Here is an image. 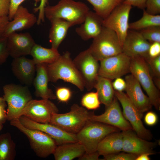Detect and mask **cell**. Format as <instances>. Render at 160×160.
I'll return each instance as SVG.
<instances>
[{
	"label": "cell",
	"instance_id": "2e32d148",
	"mask_svg": "<svg viewBox=\"0 0 160 160\" xmlns=\"http://www.w3.org/2000/svg\"><path fill=\"white\" fill-rule=\"evenodd\" d=\"M151 43L145 39L139 31L129 29L122 45V52L132 57L148 55Z\"/></svg>",
	"mask_w": 160,
	"mask_h": 160
},
{
	"label": "cell",
	"instance_id": "816d5d0a",
	"mask_svg": "<svg viewBox=\"0 0 160 160\" xmlns=\"http://www.w3.org/2000/svg\"><path fill=\"white\" fill-rule=\"evenodd\" d=\"M4 101L3 97H0V103Z\"/></svg>",
	"mask_w": 160,
	"mask_h": 160
},
{
	"label": "cell",
	"instance_id": "f1b7e54d",
	"mask_svg": "<svg viewBox=\"0 0 160 160\" xmlns=\"http://www.w3.org/2000/svg\"><path fill=\"white\" fill-rule=\"evenodd\" d=\"M93 6V9L103 20L124 0H87Z\"/></svg>",
	"mask_w": 160,
	"mask_h": 160
},
{
	"label": "cell",
	"instance_id": "681fc988",
	"mask_svg": "<svg viewBox=\"0 0 160 160\" xmlns=\"http://www.w3.org/2000/svg\"><path fill=\"white\" fill-rule=\"evenodd\" d=\"M151 155L149 153H143L138 155L136 159V160H149L150 158L149 157Z\"/></svg>",
	"mask_w": 160,
	"mask_h": 160
},
{
	"label": "cell",
	"instance_id": "ba28073f",
	"mask_svg": "<svg viewBox=\"0 0 160 160\" xmlns=\"http://www.w3.org/2000/svg\"><path fill=\"white\" fill-rule=\"evenodd\" d=\"M10 121L11 125L16 127L27 136L31 148L38 156L45 158L53 154L57 145L49 135L39 130L25 127L18 119Z\"/></svg>",
	"mask_w": 160,
	"mask_h": 160
},
{
	"label": "cell",
	"instance_id": "ab89813d",
	"mask_svg": "<svg viewBox=\"0 0 160 160\" xmlns=\"http://www.w3.org/2000/svg\"><path fill=\"white\" fill-rule=\"evenodd\" d=\"M48 4L47 0H40V4L39 6L33 9L34 12H39V15L37 18L36 23L39 25L42 22L45 21L44 9L47 5Z\"/></svg>",
	"mask_w": 160,
	"mask_h": 160
},
{
	"label": "cell",
	"instance_id": "6da1fadb",
	"mask_svg": "<svg viewBox=\"0 0 160 160\" xmlns=\"http://www.w3.org/2000/svg\"><path fill=\"white\" fill-rule=\"evenodd\" d=\"M47 67L49 81L55 83L61 79L74 85L81 91L84 90L83 80L69 52L60 55L54 62L47 64Z\"/></svg>",
	"mask_w": 160,
	"mask_h": 160
},
{
	"label": "cell",
	"instance_id": "7a4b0ae2",
	"mask_svg": "<svg viewBox=\"0 0 160 160\" xmlns=\"http://www.w3.org/2000/svg\"><path fill=\"white\" fill-rule=\"evenodd\" d=\"M90 9L85 3L73 0H60L55 5H47L44 15L49 21L62 19L73 23L74 25L82 23Z\"/></svg>",
	"mask_w": 160,
	"mask_h": 160
},
{
	"label": "cell",
	"instance_id": "30bf717a",
	"mask_svg": "<svg viewBox=\"0 0 160 160\" xmlns=\"http://www.w3.org/2000/svg\"><path fill=\"white\" fill-rule=\"evenodd\" d=\"M132 6L123 3L103 20V25L114 31L122 45L129 30V19Z\"/></svg>",
	"mask_w": 160,
	"mask_h": 160
},
{
	"label": "cell",
	"instance_id": "cb8c5ba5",
	"mask_svg": "<svg viewBox=\"0 0 160 160\" xmlns=\"http://www.w3.org/2000/svg\"><path fill=\"white\" fill-rule=\"evenodd\" d=\"M50 21L51 27L49 34V41L51 48L57 50L69 28L74 25L72 23L60 19H54Z\"/></svg>",
	"mask_w": 160,
	"mask_h": 160
},
{
	"label": "cell",
	"instance_id": "5b68a950",
	"mask_svg": "<svg viewBox=\"0 0 160 160\" xmlns=\"http://www.w3.org/2000/svg\"><path fill=\"white\" fill-rule=\"evenodd\" d=\"M119 130L111 125L89 120L76 135L78 142L84 148L85 153H89L97 151L99 144L105 136Z\"/></svg>",
	"mask_w": 160,
	"mask_h": 160
},
{
	"label": "cell",
	"instance_id": "5bb4252c",
	"mask_svg": "<svg viewBox=\"0 0 160 160\" xmlns=\"http://www.w3.org/2000/svg\"><path fill=\"white\" fill-rule=\"evenodd\" d=\"M18 119L20 123L25 127L39 130L49 135L55 141L57 145L78 142L76 134L68 132L53 124L36 122L23 115Z\"/></svg>",
	"mask_w": 160,
	"mask_h": 160
},
{
	"label": "cell",
	"instance_id": "83f0119b",
	"mask_svg": "<svg viewBox=\"0 0 160 160\" xmlns=\"http://www.w3.org/2000/svg\"><path fill=\"white\" fill-rule=\"evenodd\" d=\"M94 87L96 90L101 103L106 107L110 105L115 96L111 80L98 76Z\"/></svg>",
	"mask_w": 160,
	"mask_h": 160
},
{
	"label": "cell",
	"instance_id": "8fae6325",
	"mask_svg": "<svg viewBox=\"0 0 160 160\" xmlns=\"http://www.w3.org/2000/svg\"><path fill=\"white\" fill-rule=\"evenodd\" d=\"M83 80L85 88L90 91L94 88L98 75L100 64L88 49L80 52L73 60Z\"/></svg>",
	"mask_w": 160,
	"mask_h": 160
},
{
	"label": "cell",
	"instance_id": "44dd1931",
	"mask_svg": "<svg viewBox=\"0 0 160 160\" xmlns=\"http://www.w3.org/2000/svg\"><path fill=\"white\" fill-rule=\"evenodd\" d=\"M11 69L14 75L21 83L28 86L33 83L36 65L33 59L25 56L14 58L11 63Z\"/></svg>",
	"mask_w": 160,
	"mask_h": 160
},
{
	"label": "cell",
	"instance_id": "7c38bea8",
	"mask_svg": "<svg viewBox=\"0 0 160 160\" xmlns=\"http://www.w3.org/2000/svg\"><path fill=\"white\" fill-rule=\"evenodd\" d=\"M131 58L124 53L100 60L98 75L111 80L130 72Z\"/></svg>",
	"mask_w": 160,
	"mask_h": 160
},
{
	"label": "cell",
	"instance_id": "e575fe53",
	"mask_svg": "<svg viewBox=\"0 0 160 160\" xmlns=\"http://www.w3.org/2000/svg\"><path fill=\"white\" fill-rule=\"evenodd\" d=\"M138 155L126 152L117 153L105 155L104 160H136Z\"/></svg>",
	"mask_w": 160,
	"mask_h": 160
},
{
	"label": "cell",
	"instance_id": "ffe728a7",
	"mask_svg": "<svg viewBox=\"0 0 160 160\" xmlns=\"http://www.w3.org/2000/svg\"><path fill=\"white\" fill-rule=\"evenodd\" d=\"M37 18L28 9L20 5L15 12L12 19L9 21L3 36L7 37L10 34L28 29L37 23Z\"/></svg>",
	"mask_w": 160,
	"mask_h": 160
},
{
	"label": "cell",
	"instance_id": "8d00e7d4",
	"mask_svg": "<svg viewBox=\"0 0 160 160\" xmlns=\"http://www.w3.org/2000/svg\"><path fill=\"white\" fill-rule=\"evenodd\" d=\"M146 12L153 15L160 13V0H147L145 3Z\"/></svg>",
	"mask_w": 160,
	"mask_h": 160
},
{
	"label": "cell",
	"instance_id": "d4e9b609",
	"mask_svg": "<svg viewBox=\"0 0 160 160\" xmlns=\"http://www.w3.org/2000/svg\"><path fill=\"white\" fill-rule=\"evenodd\" d=\"M119 132L108 135L100 142L97 149L100 155L104 156L122 151L123 133Z\"/></svg>",
	"mask_w": 160,
	"mask_h": 160
},
{
	"label": "cell",
	"instance_id": "52a82bcc",
	"mask_svg": "<svg viewBox=\"0 0 160 160\" xmlns=\"http://www.w3.org/2000/svg\"><path fill=\"white\" fill-rule=\"evenodd\" d=\"M88 49L98 61L122 52V46L116 33L104 26L100 33L93 39Z\"/></svg>",
	"mask_w": 160,
	"mask_h": 160
},
{
	"label": "cell",
	"instance_id": "3957f363",
	"mask_svg": "<svg viewBox=\"0 0 160 160\" xmlns=\"http://www.w3.org/2000/svg\"><path fill=\"white\" fill-rule=\"evenodd\" d=\"M130 72L145 91L152 105L156 110H159L160 93L154 84L149 66L144 57H131Z\"/></svg>",
	"mask_w": 160,
	"mask_h": 160
},
{
	"label": "cell",
	"instance_id": "7dc6e473",
	"mask_svg": "<svg viewBox=\"0 0 160 160\" xmlns=\"http://www.w3.org/2000/svg\"><path fill=\"white\" fill-rule=\"evenodd\" d=\"M100 156L97 151L95 152L87 153H85L82 156L78 158L79 160H98Z\"/></svg>",
	"mask_w": 160,
	"mask_h": 160
},
{
	"label": "cell",
	"instance_id": "ac0fdd59",
	"mask_svg": "<svg viewBox=\"0 0 160 160\" xmlns=\"http://www.w3.org/2000/svg\"><path fill=\"white\" fill-rule=\"evenodd\" d=\"M132 129L122 131L123 143L122 151L139 155L143 153H155L153 149L156 143L139 137Z\"/></svg>",
	"mask_w": 160,
	"mask_h": 160
},
{
	"label": "cell",
	"instance_id": "f35d334b",
	"mask_svg": "<svg viewBox=\"0 0 160 160\" xmlns=\"http://www.w3.org/2000/svg\"><path fill=\"white\" fill-rule=\"evenodd\" d=\"M26 0H10V6L9 13L8 16L9 21L11 20L18 7L21 4ZM35 2V6H36L37 3L40 0H33Z\"/></svg>",
	"mask_w": 160,
	"mask_h": 160
},
{
	"label": "cell",
	"instance_id": "484cf974",
	"mask_svg": "<svg viewBox=\"0 0 160 160\" xmlns=\"http://www.w3.org/2000/svg\"><path fill=\"white\" fill-rule=\"evenodd\" d=\"M85 152L83 145L77 142L57 145L53 154L55 160H72L80 157Z\"/></svg>",
	"mask_w": 160,
	"mask_h": 160
},
{
	"label": "cell",
	"instance_id": "277c9868",
	"mask_svg": "<svg viewBox=\"0 0 160 160\" xmlns=\"http://www.w3.org/2000/svg\"><path fill=\"white\" fill-rule=\"evenodd\" d=\"M3 90L2 97L7 105V120L19 119L26 105L32 99L28 86L11 83L5 85Z\"/></svg>",
	"mask_w": 160,
	"mask_h": 160
},
{
	"label": "cell",
	"instance_id": "836d02e7",
	"mask_svg": "<svg viewBox=\"0 0 160 160\" xmlns=\"http://www.w3.org/2000/svg\"><path fill=\"white\" fill-rule=\"evenodd\" d=\"M148 63L151 73L155 79H160V55L154 58L148 56L144 58Z\"/></svg>",
	"mask_w": 160,
	"mask_h": 160
},
{
	"label": "cell",
	"instance_id": "bcb514c9",
	"mask_svg": "<svg viewBox=\"0 0 160 160\" xmlns=\"http://www.w3.org/2000/svg\"><path fill=\"white\" fill-rule=\"evenodd\" d=\"M6 102L3 101L0 103V125L4 124L7 120Z\"/></svg>",
	"mask_w": 160,
	"mask_h": 160
},
{
	"label": "cell",
	"instance_id": "4dcf8cb0",
	"mask_svg": "<svg viewBox=\"0 0 160 160\" xmlns=\"http://www.w3.org/2000/svg\"><path fill=\"white\" fill-rule=\"evenodd\" d=\"M160 26V15H153L143 9L142 17L138 20L129 23V29L140 30L152 26Z\"/></svg>",
	"mask_w": 160,
	"mask_h": 160
},
{
	"label": "cell",
	"instance_id": "e0dca14e",
	"mask_svg": "<svg viewBox=\"0 0 160 160\" xmlns=\"http://www.w3.org/2000/svg\"><path fill=\"white\" fill-rule=\"evenodd\" d=\"M36 43L28 32L12 33L7 36V45L9 55L14 58L30 55Z\"/></svg>",
	"mask_w": 160,
	"mask_h": 160
},
{
	"label": "cell",
	"instance_id": "4fadbf2b",
	"mask_svg": "<svg viewBox=\"0 0 160 160\" xmlns=\"http://www.w3.org/2000/svg\"><path fill=\"white\" fill-rule=\"evenodd\" d=\"M58 112L57 106L49 99H32L25 105L22 116L36 122L49 123L53 114Z\"/></svg>",
	"mask_w": 160,
	"mask_h": 160
},
{
	"label": "cell",
	"instance_id": "8992f818",
	"mask_svg": "<svg viewBox=\"0 0 160 160\" xmlns=\"http://www.w3.org/2000/svg\"><path fill=\"white\" fill-rule=\"evenodd\" d=\"M93 113L89 112L85 108L74 104L68 112L53 113L49 123L68 132L76 134L89 120L90 116Z\"/></svg>",
	"mask_w": 160,
	"mask_h": 160
},
{
	"label": "cell",
	"instance_id": "7402d4cb",
	"mask_svg": "<svg viewBox=\"0 0 160 160\" xmlns=\"http://www.w3.org/2000/svg\"><path fill=\"white\" fill-rule=\"evenodd\" d=\"M103 20L95 12L89 10L83 22L76 28V32L84 41L93 39L102 31L103 27Z\"/></svg>",
	"mask_w": 160,
	"mask_h": 160
},
{
	"label": "cell",
	"instance_id": "f546056e",
	"mask_svg": "<svg viewBox=\"0 0 160 160\" xmlns=\"http://www.w3.org/2000/svg\"><path fill=\"white\" fill-rule=\"evenodd\" d=\"M16 145L9 132L0 135V160H13L16 156Z\"/></svg>",
	"mask_w": 160,
	"mask_h": 160
},
{
	"label": "cell",
	"instance_id": "74e56055",
	"mask_svg": "<svg viewBox=\"0 0 160 160\" xmlns=\"http://www.w3.org/2000/svg\"><path fill=\"white\" fill-rule=\"evenodd\" d=\"M7 37H0V65L4 64L9 55L7 45Z\"/></svg>",
	"mask_w": 160,
	"mask_h": 160
},
{
	"label": "cell",
	"instance_id": "d6a6232c",
	"mask_svg": "<svg viewBox=\"0 0 160 160\" xmlns=\"http://www.w3.org/2000/svg\"><path fill=\"white\" fill-rule=\"evenodd\" d=\"M144 38L151 43L160 42V26L149 27L140 31Z\"/></svg>",
	"mask_w": 160,
	"mask_h": 160
},
{
	"label": "cell",
	"instance_id": "4316f807",
	"mask_svg": "<svg viewBox=\"0 0 160 160\" xmlns=\"http://www.w3.org/2000/svg\"><path fill=\"white\" fill-rule=\"evenodd\" d=\"M30 55L36 65L52 63L57 59L60 54L57 50L51 48H45L36 43L32 49Z\"/></svg>",
	"mask_w": 160,
	"mask_h": 160
},
{
	"label": "cell",
	"instance_id": "f6af8a7d",
	"mask_svg": "<svg viewBox=\"0 0 160 160\" xmlns=\"http://www.w3.org/2000/svg\"><path fill=\"white\" fill-rule=\"evenodd\" d=\"M147 0H124L123 3L131 6L144 9L145 8V3Z\"/></svg>",
	"mask_w": 160,
	"mask_h": 160
},
{
	"label": "cell",
	"instance_id": "f907efd6",
	"mask_svg": "<svg viewBox=\"0 0 160 160\" xmlns=\"http://www.w3.org/2000/svg\"><path fill=\"white\" fill-rule=\"evenodd\" d=\"M3 124H1L0 125V131L2 130L3 128Z\"/></svg>",
	"mask_w": 160,
	"mask_h": 160
},
{
	"label": "cell",
	"instance_id": "d590c367",
	"mask_svg": "<svg viewBox=\"0 0 160 160\" xmlns=\"http://www.w3.org/2000/svg\"><path fill=\"white\" fill-rule=\"evenodd\" d=\"M56 98L60 102L67 103L71 99L72 92L71 89L66 87H60L56 90Z\"/></svg>",
	"mask_w": 160,
	"mask_h": 160
},
{
	"label": "cell",
	"instance_id": "c3c4849f",
	"mask_svg": "<svg viewBox=\"0 0 160 160\" xmlns=\"http://www.w3.org/2000/svg\"><path fill=\"white\" fill-rule=\"evenodd\" d=\"M9 21L8 16L0 17V37L3 36L6 26Z\"/></svg>",
	"mask_w": 160,
	"mask_h": 160
},
{
	"label": "cell",
	"instance_id": "7bdbcfd3",
	"mask_svg": "<svg viewBox=\"0 0 160 160\" xmlns=\"http://www.w3.org/2000/svg\"><path fill=\"white\" fill-rule=\"evenodd\" d=\"M112 85L115 91L123 92L125 90L126 87V83L125 80L120 77L115 79L112 83Z\"/></svg>",
	"mask_w": 160,
	"mask_h": 160
},
{
	"label": "cell",
	"instance_id": "b9f144b4",
	"mask_svg": "<svg viewBox=\"0 0 160 160\" xmlns=\"http://www.w3.org/2000/svg\"><path fill=\"white\" fill-rule=\"evenodd\" d=\"M158 120L156 114L154 112L150 111L145 115L144 118L145 123L149 126H153L155 125Z\"/></svg>",
	"mask_w": 160,
	"mask_h": 160
},
{
	"label": "cell",
	"instance_id": "603a6c76",
	"mask_svg": "<svg viewBox=\"0 0 160 160\" xmlns=\"http://www.w3.org/2000/svg\"><path fill=\"white\" fill-rule=\"evenodd\" d=\"M47 64H38L36 65V75L33 84L35 89V94L42 99L55 100V95L48 87L49 80L47 70Z\"/></svg>",
	"mask_w": 160,
	"mask_h": 160
},
{
	"label": "cell",
	"instance_id": "1f68e13d",
	"mask_svg": "<svg viewBox=\"0 0 160 160\" xmlns=\"http://www.w3.org/2000/svg\"><path fill=\"white\" fill-rule=\"evenodd\" d=\"M83 107L88 110H95L99 108L101 103L97 92H90L85 94L81 100Z\"/></svg>",
	"mask_w": 160,
	"mask_h": 160
},
{
	"label": "cell",
	"instance_id": "9a60e30c",
	"mask_svg": "<svg viewBox=\"0 0 160 160\" xmlns=\"http://www.w3.org/2000/svg\"><path fill=\"white\" fill-rule=\"evenodd\" d=\"M106 107L105 112L101 115L92 114L89 120L111 125L122 131L133 130L130 123L124 116L119 101L115 96L111 103Z\"/></svg>",
	"mask_w": 160,
	"mask_h": 160
},
{
	"label": "cell",
	"instance_id": "d6986e66",
	"mask_svg": "<svg viewBox=\"0 0 160 160\" xmlns=\"http://www.w3.org/2000/svg\"><path fill=\"white\" fill-rule=\"evenodd\" d=\"M125 80L126 94L139 111L143 113L151 109L152 105L149 99L144 94L140 85L135 77L131 74H128L125 76Z\"/></svg>",
	"mask_w": 160,
	"mask_h": 160
},
{
	"label": "cell",
	"instance_id": "60d3db41",
	"mask_svg": "<svg viewBox=\"0 0 160 160\" xmlns=\"http://www.w3.org/2000/svg\"><path fill=\"white\" fill-rule=\"evenodd\" d=\"M148 55L151 58L155 57L160 55V42H154L151 44Z\"/></svg>",
	"mask_w": 160,
	"mask_h": 160
},
{
	"label": "cell",
	"instance_id": "9c48e42d",
	"mask_svg": "<svg viewBox=\"0 0 160 160\" xmlns=\"http://www.w3.org/2000/svg\"><path fill=\"white\" fill-rule=\"evenodd\" d=\"M114 95L121 105L124 116L136 134L143 139L148 140L151 139V133L144 126L141 120L143 113L139 111L123 92L114 90Z\"/></svg>",
	"mask_w": 160,
	"mask_h": 160
},
{
	"label": "cell",
	"instance_id": "ee69618b",
	"mask_svg": "<svg viewBox=\"0 0 160 160\" xmlns=\"http://www.w3.org/2000/svg\"><path fill=\"white\" fill-rule=\"evenodd\" d=\"M9 6L10 0H0V17L8 16Z\"/></svg>",
	"mask_w": 160,
	"mask_h": 160
}]
</instances>
